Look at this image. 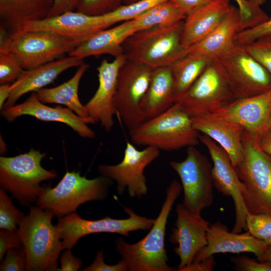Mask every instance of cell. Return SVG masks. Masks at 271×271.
I'll use <instances>...</instances> for the list:
<instances>
[{
	"mask_svg": "<svg viewBox=\"0 0 271 271\" xmlns=\"http://www.w3.org/2000/svg\"><path fill=\"white\" fill-rule=\"evenodd\" d=\"M135 19L121 23L117 26L106 29L82 43L69 56L82 59L91 56L107 54L117 57L123 54L124 41L136 32Z\"/></svg>",
	"mask_w": 271,
	"mask_h": 271,
	"instance_id": "484cf974",
	"label": "cell"
},
{
	"mask_svg": "<svg viewBox=\"0 0 271 271\" xmlns=\"http://www.w3.org/2000/svg\"><path fill=\"white\" fill-rule=\"evenodd\" d=\"M25 70L11 53L0 51V83L15 81Z\"/></svg>",
	"mask_w": 271,
	"mask_h": 271,
	"instance_id": "8d00e7d4",
	"label": "cell"
},
{
	"mask_svg": "<svg viewBox=\"0 0 271 271\" xmlns=\"http://www.w3.org/2000/svg\"><path fill=\"white\" fill-rule=\"evenodd\" d=\"M216 265L213 255L207 257L200 261L192 262L183 271H212Z\"/></svg>",
	"mask_w": 271,
	"mask_h": 271,
	"instance_id": "7dc6e473",
	"label": "cell"
},
{
	"mask_svg": "<svg viewBox=\"0 0 271 271\" xmlns=\"http://www.w3.org/2000/svg\"><path fill=\"white\" fill-rule=\"evenodd\" d=\"M271 35V18L257 26L238 32L234 37L235 44L245 46L257 39Z\"/></svg>",
	"mask_w": 271,
	"mask_h": 271,
	"instance_id": "f35d334b",
	"label": "cell"
},
{
	"mask_svg": "<svg viewBox=\"0 0 271 271\" xmlns=\"http://www.w3.org/2000/svg\"><path fill=\"white\" fill-rule=\"evenodd\" d=\"M246 222L248 231L251 235L271 245V216L248 213Z\"/></svg>",
	"mask_w": 271,
	"mask_h": 271,
	"instance_id": "e575fe53",
	"label": "cell"
},
{
	"mask_svg": "<svg viewBox=\"0 0 271 271\" xmlns=\"http://www.w3.org/2000/svg\"><path fill=\"white\" fill-rule=\"evenodd\" d=\"M182 187L173 180L166 190V198L160 212L147 235L142 239L129 243L121 237L115 241V250L129 271H173L169 265L165 247L166 225L173 205L180 196Z\"/></svg>",
	"mask_w": 271,
	"mask_h": 271,
	"instance_id": "6da1fadb",
	"label": "cell"
},
{
	"mask_svg": "<svg viewBox=\"0 0 271 271\" xmlns=\"http://www.w3.org/2000/svg\"><path fill=\"white\" fill-rule=\"evenodd\" d=\"M210 61L203 58L185 55L169 66L173 77L175 103L182 100Z\"/></svg>",
	"mask_w": 271,
	"mask_h": 271,
	"instance_id": "f546056e",
	"label": "cell"
},
{
	"mask_svg": "<svg viewBox=\"0 0 271 271\" xmlns=\"http://www.w3.org/2000/svg\"><path fill=\"white\" fill-rule=\"evenodd\" d=\"M61 267L58 270L76 271L81 268L82 261L74 256L70 249H66L61 255Z\"/></svg>",
	"mask_w": 271,
	"mask_h": 271,
	"instance_id": "ee69618b",
	"label": "cell"
},
{
	"mask_svg": "<svg viewBox=\"0 0 271 271\" xmlns=\"http://www.w3.org/2000/svg\"><path fill=\"white\" fill-rule=\"evenodd\" d=\"M23 247L19 235L16 230L1 229L0 231V260L3 259L6 252L12 248Z\"/></svg>",
	"mask_w": 271,
	"mask_h": 271,
	"instance_id": "60d3db41",
	"label": "cell"
},
{
	"mask_svg": "<svg viewBox=\"0 0 271 271\" xmlns=\"http://www.w3.org/2000/svg\"><path fill=\"white\" fill-rule=\"evenodd\" d=\"M108 28L103 16H89L77 11H69L27 23L17 31H46L83 42Z\"/></svg>",
	"mask_w": 271,
	"mask_h": 271,
	"instance_id": "d6986e66",
	"label": "cell"
},
{
	"mask_svg": "<svg viewBox=\"0 0 271 271\" xmlns=\"http://www.w3.org/2000/svg\"><path fill=\"white\" fill-rule=\"evenodd\" d=\"M271 111V89L258 95L236 99L214 113L216 116L262 136L267 130Z\"/></svg>",
	"mask_w": 271,
	"mask_h": 271,
	"instance_id": "ffe728a7",
	"label": "cell"
},
{
	"mask_svg": "<svg viewBox=\"0 0 271 271\" xmlns=\"http://www.w3.org/2000/svg\"><path fill=\"white\" fill-rule=\"evenodd\" d=\"M186 17L214 0H170Z\"/></svg>",
	"mask_w": 271,
	"mask_h": 271,
	"instance_id": "f6af8a7d",
	"label": "cell"
},
{
	"mask_svg": "<svg viewBox=\"0 0 271 271\" xmlns=\"http://www.w3.org/2000/svg\"><path fill=\"white\" fill-rule=\"evenodd\" d=\"M234 1L237 3L240 15V31L253 27L271 18L260 6L253 4L249 0Z\"/></svg>",
	"mask_w": 271,
	"mask_h": 271,
	"instance_id": "d6a6232c",
	"label": "cell"
},
{
	"mask_svg": "<svg viewBox=\"0 0 271 271\" xmlns=\"http://www.w3.org/2000/svg\"><path fill=\"white\" fill-rule=\"evenodd\" d=\"M128 217L113 219L109 216L87 220L73 213L59 218L57 225L64 249H71L81 237L93 233H112L128 237L129 233L139 230H150L155 219L137 214L132 209L124 208Z\"/></svg>",
	"mask_w": 271,
	"mask_h": 271,
	"instance_id": "8fae6325",
	"label": "cell"
},
{
	"mask_svg": "<svg viewBox=\"0 0 271 271\" xmlns=\"http://www.w3.org/2000/svg\"><path fill=\"white\" fill-rule=\"evenodd\" d=\"M240 22L238 9L231 5L220 25L206 38L185 49L184 55L210 61L219 59L235 45L234 37L240 31Z\"/></svg>",
	"mask_w": 271,
	"mask_h": 271,
	"instance_id": "cb8c5ba5",
	"label": "cell"
},
{
	"mask_svg": "<svg viewBox=\"0 0 271 271\" xmlns=\"http://www.w3.org/2000/svg\"><path fill=\"white\" fill-rule=\"evenodd\" d=\"M170 165L181 180L185 207L201 214L213 204L212 167L204 155L195 147H189L183 161H171Z\"/></svg>",
	"mask_w": 271,
	"mask_h": 271,
	"instance_id": "30bf717a",
	"label": "cell"
},
{
	"mask_svg": "<svg viewBox=\"0 0 271 271\" xmlns=\"http://www.w3.org/2000/svg\"><path fill=\"white\" fill-rule=\"evenodd\" d=\"M193 125L198 132L218 143L227 153L234 167L243 158L242 137L244 129L236 123L223 120L213 113L192 117Z\"/></svg>",
	"mask_w": 271,
	"mask_h": 271,
	"instance_id": "603a6c76",
	"label": "cell"
},
{
	"mask_svg": "<svg viewBox=\"0 0 271 271\" xmlns=\"http://www.w3.org/2000/svg\"><path fill=\"white\" fill-rule=\"evenodd\" d=\"M261 137L244 130L242 160L234 168L248 213L271 216V156L260 148Z\"/></svg>",
	"mask_w": 271,
	"mask_h": 271,
	"instance_id": "3957f363",
	"label": "cell"
},
{
	"mask_svg": "<svg viewBox=\"0 0 271 271\" xmlns=\"http://www.w3.org/2000/svg\"><path fill=\"white\" fill-rule=\"evenodd\" d=\"M83 63V59L69 56L32 69L25 70L21 76L11 84L10 96L3 108L15 105L24 94L43 88L52 83L64 71L79 66Z\"/></svg>",
	"mask_w": 271,
	"mask_h": 271,
	"instance_id": "7402d4cb",
	"label": "cell"
},
{
	"mask_svg": "<svg viewBox=\"0 0 271 271\" xmlns=\"http://www.w3.org/2000/svg\"><path fill=\"white\" fill-rule=\"evenodd\" d=\"M200 142L207 149L213 166L212 176L214 187L224 195L231 197L235 208V220L232 232L247 231L248 213L242 195V183L226 151L209 137L199 135Z\"/></svg>",
	"mask_w": 271,
	"mask_h": 271,
	"instance_id": "9a60e30c",
	"label": "cell"
},
{
	"mask_svg": "<svg viewBox=\"0 0 271 271\" xmlns=\"http://www.w3.org/2000/svg\"><path fill=\"white\" fill-rule=\"evenodd\" d=\"M45 154L31 149L11 157H0L1 188L10 192L23 206L36 202L44 191L41 183L57 177L54 171L41 166Z\"/></svg>",
	"mask_w": 271,
	"mask_h": 271,
	"instance_id": "52a82bcc",
	"label": "cell"
},
{
	"mask_svg": "<svg viewBox=\"0 0 271 271\" xmlns=\"http://www.w3.org/2000/svg\"><path fill=\"white\" fill-rule=\"evenodd\" d=\"M122 5V0H79L75 11L93 16H102Z\"/></svg>",
	"mask_w": 271,
	"mask_h": 271,
	"instance_id": "d590c367",
	"label": "cell"
},
{
	"mask_svg": "<svg viewBox=\"0 0 271 271\" xmlns=\"http://www.w3.org/2000/svg\"><path fill=\"white\" fill-rule=\"evenodd\" d=\"M235 97L219 59L210 61L179 102L191 117L212 113L229 104Z\"/></svg>",
	"mask_w": 271,
	"mask_h": 271,
	"instance_id": "9c48e42d",
	"label": "cell"
},
{
	"mask_svg": "<svg viewBox=\"0 0 271 271\" xmlns=\"http://www.w3.org/2000/svg\"><path fill=\"white\" fill-rule=\"evenodd\" d=\"M253 4L261 6L262 5L264 4L266 0H249Z\"/></svg>",
	"mask_w": 271,
	"mask_h": 271,
	"instance_id": "816d5d0a",
	"label": "cell"
},
{
	"mask_svg": "<svg viewBox=\"0 0 271 271\" xmlns=\"http://www.w3.org/2000/svg\"><path fill=\"white\" fill-rule=\"evenodd\" d=\"M27 258L24 248H12L6 253L0 266L1 271H23L26 270Z\"/></svg>",
	"mask_w": 271,
	"mask_h": 271,
	"instance_id": "ab89813d",
	"label": "cell"
},
{
	"mask_svg": "<svg viewBox=\"0 0 271 271\" xmlns=\"http://www.w3.org/2000/svg\"><path fill=\"white\" fill-rule=\"evenodd\" d=\"M1 111L3 117L9 122L21 116L30 115L42 121L63 123L84 138L94 139L96 136L87 125L96 123L92 119L81 117L68 107L47 106L39 100L35 92L24 102L4 108Z\"/></svg>",
	"mask_w": 271,
	"mask_h": 271,
	"instance_id": "ac0fdd59",
	"label": "cell"
},
{
	"mask_svg": "<svg viewBox=\"0 0 271 271\" xmlns=\"http://www.w3.org/2000/svg\"><path fill=\"white\" fill-rule=\"evenodd\" d=\"M53 4L54 0H0L2 26L13 32L27 23L45 19Z\"/></svg>",
	"mask_w": 271,
	"mask_h": 271,
	"instance_id": "83f0119b",
	"label": "cell"
},
{
	"mask_svg": "<svg viewBox=\"0 0 271 271\" xmlns=\"http://www.w3.org/2000/svg\"><path fill=\"white\" fill-rule=\"evenodd\" d=\"M175 103L174 81L169 66L153 69L150 82L140 105L145 120L166 111Z\"/></svg>",
	"mask_w": 271,
	"mask_h": 271,
	"instance_id": "4316f807",
	"label": "cell"
},
{
	"mask_svg": "<svg viewBox=\"0 0 271 271\" xmlns=\"http://www.w3.org/2000/svg\"><path fill=\"white\" fill-rule=\"evenodd\" d=\"M153 69L126 60L119 71L114 107L116 114L129 131L145 121L140 105L148 88Z\"/></svg>",
	"mask_w": 271,
	"mask_h": 271,
	"instance_id": "7c38bea8",
	"label": "cell"
},
{
	"mask_svg": "<svg viewBox=\"0 0 271 271\" xmlns=\"http://www.w3.org/2000/svg\"><path fill=\"white\" fill-rule=\"evenodd\" d=\"M230 1L214 0L186 17L181 34L184 49L206 38L220 25L230 10Z\"/></svg>",
	"mask_w": 271,
	"mask_h": 271,
	"instance_id": "d4e9b609",
	"label": "cell"
},
{
	"mask_svg": "<svg viewBox=\"0 0 271 271\" xmlns=\"http://www.w3.org/2000/svg\"><path fill=\"white\" fill-rule=\"evenodd\" d=\"M82 271H128L125 262L121 259L117 263L110 265L104 260L103 250H98L93 262L81 269Z\"/></svg>",
	"mask_w": 271,
	"mask_h": 271,
	"instance_id": "7bdbcfd3",
	"label": "cell"
},
{
	"mask_svg": "<svg viewBox=\"0 0 271 271\" xmlns=\"http://www.w3.org/2000/svg\"><path fill=\"white\" fill-rule=\"evenodd\" d=\"M175 227L169 240L178 246L174 248L179 257L178 271H183L193 262L196 254L207 244V234L210 224L201 214L196 213L183 204L176 206Z\"/></svg>",
	"mask_w": 271,
	"mask_h": 271,
	"instance_id": "2e32d148",
	"label": "cell"
},
{
	"mask_svg": "<svg viewBox=\"0 0 271 271\" xmlns=\"http://www.w3.org/2000/svg\"><path fill=\"white\" fill-rule=\"evenodd\" d=\"M160 153L159 149L151 146L139 150L127 141L121 161L113 165H99L98 171L101 176L116 183L118 195H122L126 190L130 197L141 198L148 192L144 170L159 156Z\"/></svg>",
	"mask_w": 271,
	"mask_h": 271,
	"instance_id": "4fadbf2b",
	"label": "cell"
},
{
	"mask_svg": "<svg viewBox=\"0 0 271 271\" xmlns=\"http://www.w3.org/2000/svg\"><path fill=\"white\" fill-rule=\"evenodd\" d=\"M267 245L249 231L236 233L228 231L227 226L219 221L210 226L207 234V244L195 255L192 262L200 261L216 253L251 252L257 257L264 252Z\"/></svg>",
	"mask_w": 271,
	"mask_h": 271,
	"instance_id": "44dd1931",
	"label": "cell"
},
{
	"mask_svg": "<svg viewBox=\"0 0 271 271\" xmlns=\"http://www.w3.org/2000/svg\"><path fill=\"white\" fill-rule=\"evenodd\" d=\"M236 271H271V266L266 262L257 261L246 256H237L231 258Z\"/></svg>",
	"mask_w": 271,
	"mask_h": 271,
	"instance_id": "b9f144b4",
	"label": "cell"
},
{
	"mask_svg": "<svg viewBox=\"0 0 271 271\" xmlns=\"http://www.w3.org/2000/svg\"><path fill=\"white\" fill-rule=\"evenodd\" d=\"M133 144L151 146L172 151L195 147L200 143L199 132L193 125L192 117L179 102L162 113L145 120L129 131Z\"/></svg>",
	"mask_w": 271,
	"mask_h": 271,
	"instance_id": "277c9868",
	"label": "cell"
},
{
	"mask_svg": "<svg viewBox=\"0 0 271 271\" xmlns=\"http://www.w3.org/2000/svg\"><path fill=\"white\" fill-rule=\"evenodd\" d=\"M81 41L41 31H13L1 29L0 51L12 54L24 70L62 58Z\"/></svg>",
	"mask_w": 271,
	"mask_h": 271,
	"instance_id": "8992f818",
	"label": "cell"
},
{
	"mask_svg": "<svg viewBox=\"0 0 271 271\" xmlns=\"http://www.w3.org/2000/svg\"><path fill=\"white\" fill-rule=\"evenodd\" d=\"M140 0H122V5H129L133 3H135L136 2H138Z\"/></svg>",
	"mask_w": 271,
	"mask_h": 271,
	"instance_id": "f5cc1de1",
	"label": "cell"
},
{
	"mask_svg": "<svg viewBox=\"0 0 271 271\" xmlns=\"http://www.w3.org/2000/svg\"><path fill=\"white\" fill-rule=\"evenodd\" d=\"M184 21L136 31L122 43L127 60L155 69L169 66L184 56L181 34Z\"/></svg>",
	"mask_w": 271,
	"mask_h": 271,
	"instance_id": "5b68a950",
	"label": "cell"
},
{
	"mask_svg": "<svg viewBox=\"0 0 271 271\" xmlns=\"http://www.w3.org/2000/svg\"><path fill=\"white\" fill-rule=\"evenodd\" d=\"M10 84H3L0 86V108L2 110L10 94Z\"/></svg>",
	"mask_w": 271,
	"mask_h": 271,
	"instance_id": "681fc988",
	"label": "cell"
},
{
	"mask_svg": "<svg viewBox=\"0 0 271 271\" xmlns=\"http://www.w3.org/2000/svg\"><path fill=\"white\" fill-rule=\"evenodd\" d=\"M257 258L258 261L266 262L271 266V245H267L263 253Z\"/></svg>",
	"mask_w": 271,
	"mask_h": 271,
	"instance_id": "f907efd6",
	"label": "cell"
},
{
	"mask_svg": "<svg viewBox=\"0 0 271 271\" xmlns=\"http://www.w3.org/2000/svg\"><path fill=\"white\" fill-rule=\"evenodd\" d=\"M243 46L271 75V35L260 38Z\"/></svg>",
	"mask_w": 271,
	"mask_h": 271,
	"instance_id": "74e56055",
	"label": "cell"
},
{
	"mask_svg": "<svg viewBox=\"0 0 271 271\" xmlns=\"http://www.w3.org/2000/svg\"><path fill=\"white\" fill-rule=\"evenodd\" d=\"M53 213L37 206L20 221L18 233L27 258V271L58 270L57 261L63 250Z\"/></svg>",
	"mask_w": 271,
	"mask_h": 271,
	"instance_id": "7a4b0ae2",
	"label": "cell"
},
{
	"mask_svg": "<svg viewBox=\"0 0 271 271\" xmlns=\"http://www.w3.org/2000/svg\"><path fill=\"white\" fill-rule=\"evenodd\" d=\"M259 146L263 151L271 156V131L267 130L261 136Z\"/></svg>",
	"mask_w": 271,
	"mask_h": 271,
	"instance_id": "c3c4849f",
	"label": "cell"
},
{
	"mask_svg": "<svg viewBox=\"0 0 271 271\" xmlns=\"http://www.w3.org/2000/svg\"><path fill=\"white\" fill-rule=\"evenodd\" d=\"M267 130L271 131V111H270V113L269 115L268 121Z\"/></svg>",
	"mask_w": 271,
	"mask_h": 271,
	"instance_id": "db71d44e",
	"label": "cell"
},
{
	"mask_svg": "<svg viewBox=\"0 0 271 271\" xmlns=\"http://www.w3.org/2000/svg\"><path fill=\"white\" fill-rule=\"evenodd\" d=\"M25 216L16 208L6 191L0 189V228L16 230L20 221Z\"/></svg>",
	"mask_w": 271,
	"mask_h": 271,
	"instance_id": "836d02e7",
	"label": "cell"
},
{
	"mask_svg": "<svg viewBox=\"0 0 271 271\" xmlns=\"http://www.w3.org/2000/svg\"><path fill=\"white\" fill-rule=\"evenodd\" d=\"M112 184L111 179L101 175L88 179L79 172H67L54 188L43 186L44 191L36 203L59 218L76 213L84 203L104 199Z\"/></svg>",
	"mask_w": 271,
	"mask_h": 271,
	"instance_id": "ba28073f",
	"label": "cell"
},
{
	"mask_svg": "<svg viewBox=\"0 0 271 271\" xmlns=\"http://www.w3.org/2000/svg\"><path fill=\"white\" fill-rule=\"evenodd\" d=\"M89 66L83 62L78 66L73 76L67 81L53 88H43L35 92L38 98L45 104L64 105L77 115L92 119L89 117L85 105L81 103L78 96L80 81Z\"/></svg>",
	"mask_w": 271,
	"mask_h": 271,
	"instance_id": "f1b7e54d",
	"label": "cell"
},
{
	"mask_svg": "<svg viewBox=\"0 0 271 271\" xmlns=\"http://www.w3.org/2000/svg\"><path fill=\"white\" fill-rule=\"evenodd\" d=\"M186 16L170 0L162 3L135 19L136 31L184 21Z\"/></svg>",
	"mask_w": 271,
	"mask_h": 271,
	"instance_id": "4dcf8cb0",
	"label": "cell"
},
{
	"mask_svg": "<svg viewBox=\"0 0 271 271\" xmlns=\"http://www.w3.org/2000/svg\"><path fill=\"white\" fill-rule=\"evenodd\" d=\"M126 59L122 55L112 61L103 59L97 68L98 86L90 99L85 104L90 118L99 122L106 132L110 131L114 125L116 114L114 97L119 71Z\"/></svg>",
	"mask_w": 271,
	"mask_h": 271,
	"instance_id": "e0dca14e",
	"label": "cell"
},
{
	"mask_svg": "<svg viewBox=\"0 0 271 271\" xmlns=\"http://www.w3.org/2000/svg\"><path fill=\"white\" fill-rule=\"evenodd\" d=\"M169 0H140L121 5L114 11L103 16L109 27L116 23L134 20L156 6Z\"/></svg>",
	"mask_w": 271,
	"mask_h": 271,
	"instance_id": "1f68e13d",
	"label": "cell"
},
{
	"mask_svg": "<svg viewBox=\"0 0 271 271\" xmlns=\"http://www.w3.org/2000/svg\"><path fill=\"white\" fill-rule=\"evenodd\" d=\"M79 0H54L52 9L48 17L55 16L66 12L75 11Z\"/></svg>",
	"mask_w": 271,
	"mask_h": 271,
	"instance_id": "bcb514c9",
	"label": "cell"
},
{
	"mask_svg": "<svg viewBox=\"0 0 271 271\" xmlns=\"http://www.w3.org/2000/svg\"><path fill=\"white\" fill-rule=\"evenodd\" d=\"M230 82L236 99L271 89V75L243 46L235 44L219 59Z\"/></svg>",
	"mask_w": 271,
	"mask_h": 271,
	"instance_id": "5bb4252c",
	"label": "cell"
}]
</instances>
